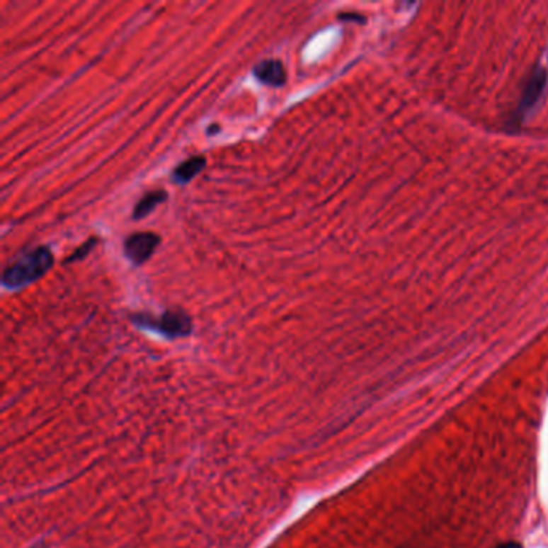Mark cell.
I'll return each mask as SVG.
<instances>
[{"instance_id": "obj_5", "label": "cell", "mask_w": 548, "mask_h": 548, "mask_svg": "<svg viewBox=\"0 0 548 548\" xmlns=\"http://www.w3.org/2000/svg\"><path fill=\"white\" fill-rule=\"evenodd\" d=\"M256 79L262 84L272 87H282L287 82V69L278 59H264L254 68Z\"/></svg>"}, {"instance_id": "obj_6", "label": "cell", "mask_w": 548, "mask_h": 548, "mask_svg": "<svg viewBox=\"0 0 548 548\" xmlns=\"http://www.w3.org/2000/svg\"><path fill=\"white\" fill-rule=\"evenodd\" d=\"M206 159L202 156H193L183 161L182 164H178L176 171L172 172V181L176 183H188L193 177H196L200 172L205 169Z\"/></svg>"}, {"instance_id": "obj_3", "label": "cell", "mask_w": 548, "mask_h": 548, "mask_svg": "<svg viewBox=\"0 0 548 548\" xmlns=\"http://www.w3.org/2000/svg\"><path fill=\"white\" fill-rule=\"evenodd\" d=\"M545 87H547V69L544 67H540V64H537V67L531 71V74H529L526 81V86H524L523 97L515 111L516 122H521L523 119L527 116V113L534 110V106L539 103L542 95H544Z\"/></svg>"}, {"instance_id": "obj_4", "label": "cell", "mask_w": 548, "mask_h": 548, "mask_svg": "<svg viewBox=\"0 0 548 548\" xmlns=\"http://www.w3.org/2000/svg\"><path fill=\"white\" fill-rule=\"evenodd\" d=\"M159 245V236L152 232H142V234L130 235L126 243H124V253L127 259L137 266H142L144 262L152 258L154 249Z\"/></svg>"}, {"instance_id": "obj_1", "label": "cell", "mask_w": 548, "mask_h": 548, "mask_svg": "<svg viewBox=\"0 0 548 548\" xmlns=\"http://www.w3.org/2000/svg\"><path fill=\"white\" fill-rule=\"evenodd\" d=\"M53 266V256L49 248H35L34 251L28 253L25 258L16 261L15 264L8 266L2 275V283L5 288L18 290L21 287L35 282L44 277Z\"/></svg>"}, {"instance_id": "obj_2", "label": "cell", "mask_w": 548, "mask_h": 548, "mask_svg": "<svg viewBox=\"0 0 548 548\" xmlns=\"http://www.w3.org/2000/svg\"><path fill=\"white\" fill-rule=\"evenodd\" d=\"M134 324L144 326L148 330H154L168 338L187 336L192 331V321L188 315L182 311H166L159 317H150V315H134Z\"/></svg>"}, {"instance_id": "obj_7", "label": "cell", "mask_w": 548, "mask_h": 548, "mask_svg": "<svg viewBox=\"0 0 548 548\" xmlns=\"http://www.w3.org/2000/svg\"><path fill=\"white\" fill-rule=\"evenodd\" d=\"M166 198H168V195H166L163 190H158V192H148L144 198L135 205L134 219H142L148 216L154 207L161 205L163 201H166Z\"/></svg>"}, {"instance_id": "obj_9", "label": "cell", "mask_w": 548, "mask_h": 548, "mask_svg": "<svg viewBox=\"0 0 548 548\" xmlns=\"http://www.w3.org/2000/svg\"><path fill=\"white\" fill-rule=\"evenodd\" d=\"M35 548H42V547H35Z\"/></svg>"}, {"instance_id": "obj_8", "label": "cell", "mask_w": 548, "mask_h": 548, "mask_svg": "<svg viewBox=\"0 0 548 548\" xmlns=\"http://www.w3.org/2000/svg\"><path fill=\"white\" fill-rule=\"evenodd\" d=\"M93 243H95V240H89V241H86L84 245H82L79 249H77V251H74L73 254L69 256L68 262H74V261L84 259V258H86V254H87L89 251H91V249L93 248Z\"/></svg>"}]
</instances>
